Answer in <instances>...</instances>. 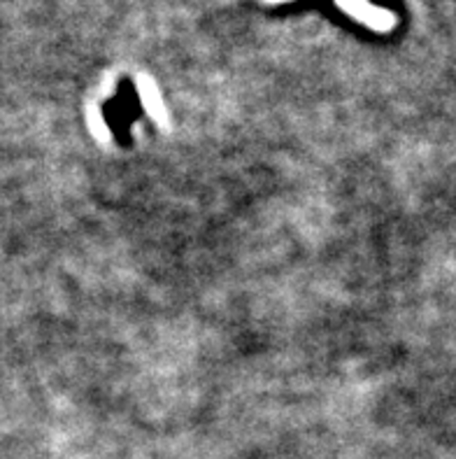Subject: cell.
<instances>
[{
    "label": "cell",
    "mask_w": 456,
    "mask_h": 459,
    "mask_svg": "<svg viewBox=\"0 0 456 459\" xmlns=\"http://www.w3.org/2000/svg\"><path fill=\"white\" fill-rule=\"evenodd\" d=\"M338 5L345 12H349L352 17H357L358 22H364L366 26H370L373 30H380V33H387L396 26V14H391L389 10H382V7L370 5L368 0H335Z\"/></svg>",
    "instance_id": "obj_1"
},
{
    "label": "cell",
    "mask_w": 456,
    "mask_h": 459,
    "mask_svg": "<svg viewBox=\"0 0 456 459\" xmlns=\"http://www.w3.org/2000/svg\"><path fill=\"white\" fill-rule=\"evenodd\" d=\"M138 93H140V100L145 105L147 115L154 119L156 124L161 128H168V110L166 105L161 100V93L156 89L154 80H150L147 75H140L138 77Z\"/></svg>",
    "instance_id": "obj_2"
},
{
    "label": "cell",
    "mask_w": 456,
    "mask_h": 459,
    "mask_svg": "<svg viewBox=\"0 0 456 459\" xmlns=\"http://www.w3.org/2000/svg\"><path fill=\"white\" fill-rule=\"evenodd\" d=\"M268 3H282V0H268Z\"/></svg>",
    "instance_id": "obj_4"
},
{
    "label": "cell",
    "mask_w": 456,
    "mask_h": 459,
    "mask_svg": "<svg viewBox=\"0 0 456 459\" xmlns=\"http://www.w3.org/2000/svg\"><path fill=\"white\" fill-rule=\"evenodd\" d=\"M87 119H89V128H91V134L96 135V140H100V143H105V145H108V143L112 140L110 126L105 124L103 115H100V110L96 108V105H89Z\"/></svg>",
    "instance_id": "obj_3"
}]
</instances>
